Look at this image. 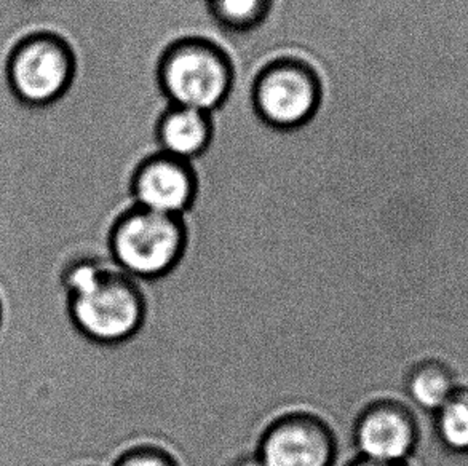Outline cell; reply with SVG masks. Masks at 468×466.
I'll list each match as a JSON object with an SVG mask.
<instances>
[{
  "label": "cell",
  "instance_id": "cell-1",
  "mask_svg": "<svg viewBox=\"0 0 468 466\" xmlns=\"http://www.w3.org/2000/svg\"><path fill=\"white\" fill-rule=\"evenodd\" d=\"M109 230L68 260L59 275L70 324L87 341L101 345L133 337L146 315L140 286L111 259Z\"/></svg>",
  "mask_w": 468,
  "mask_h": 466
},
{
  "label": "cell",
  "instance_id": "cell-2",
  "mask_svg": "<svg viewBox=\"0 0 468 466\" xmlns=\"http://www.w3.org/2000/svg\"><path fill=\"white\" fill-rule=\"evenodd\" d=\"M157 85L171 106L213 114L228 102L235 68L221 45L200 36L171 42L158 57Z\"/></svg>",
  "mask_w": 468,
  "mask_h": 466
},
{
  "label": "cell",
  "instance_id": "cell-3",
  "mask_svg": "<svg viewBox=\"0 0 468 466\" xmlns=\"http://www.w3.org/2000/svg\"><path fill=\"white\" fill-rule=\"evenodd\" d=\"M79 74V57L59 32L34 31L13 45L5 61V80L25 108L48 109L69 95Z\"/></svg>",
  "mask_w": 468,
  "mask_h": 466
},
{
  "label": "cell",
  "instance_id": "cell-4",
  "mask_svg": "<svg viewBox=\"0 0 468 466\" xmlns=\"http://www.w3.org/2000/svg\"><path fill=\"white\" fill-rule=\"evenodd\" d=\"M187 230L183 217L130 205L109 230V254L119 270L133 280H157L183 258Z\"/></svg>",
  "mask_w": 468,
  "mask_h": 466
},
{
  "label": "cell",
  "instance_id": "cell-5",
  "mask_svg": "<svg viewBox=\"0 0 468 466\" xmlns=\"http://www.w3.org/2000/svg\"><path fill=\"white\" fill-rule=\"evenodd\" d=\"M322 102V79L301 58H275L261 68L251 85L254 114L277 132H292L311 123Z\"/></svg>",
  "mask_w": 468,
  "mask_h": 466
},
{
  "label": "cell",
  "instance_id": "cell-6",
  "mask_svg": "<svg viewBox=\"0 0 468 466\" xmlns=\"http://www.w3.org/2000/svg\"><path fill=\"white\" fill-rule=\"evenodd\" d=\"M200 175L192 162L154 152L128 177V196L134 207L183 217L196 203Z\"/></svg>",
  "mask_w": 468,
  "mask_h": 466
},
{
  "label": "cell",
  "instance_id": "cell-7",
  "mask_svg": "<svg viewBox=\"0 0 468 466\" xmlns=\"http://www.w3.org/2000/svg\"><path fill=\"white\" fill-rule=\"evenodd\" d=\"M256 455L266 466H333L335 436L318 417L286 414L267 427Z\"/></svg>",
  "mask_w": 468,
  "mask_h": 466
},
{
  "label": "cell",
  "instance_id": "cell-8",
  "mask_svg": "<svg viewBox=\"0 0 468 466\" xmlns=\"http://www.w3.org/2000/svg\"><path fill=\"white\" fill-rule=\"evenodd\" d=\"M215 138L213 115L198 109L168 106L155 122L158 151L194 162L207 154Z\"/></svg>",
  "mask_w": 468,
  "mask_h": 466
},
{
  "label": "cell",
  "instance_id": "cell-9",
  "mask_svg": "<svg viewBox=\"0 0 468 466\" xmlns=\"http://www.w3.org/2000/svg\"><path fill=\"white\" fill-rule=\"evenodd\" d=\"M456 374L443 359L416 358L406 367L401 390L424 414H435L457 390Z\"/></svg>",
  "mask_w": 468,
  "mask_h": 466
},
{
  "label": "cell",
  "instance_id": "cell-10",
  "mask_svg": "<svg viewBox=\"0 0 468 466\" xmlns=\"http://www.w3.org/2000/svg\"><path fill=\"white\" fill-rule=\"evenodd\" d=\"M433 433L444 450L468 455V387L459 385L443 408L431 416Z\"/></svg>",
  "mask_w": 468,
  "mask_h": 466
},
{
  "label": "cell",
  "instance_id": "cell-11",
  "mask_svg": "<svg viewBox=\"0 0 468 466\" xmlns=\"http://www.w3.org/2000/svg\"><path fill=\"white\" fill-rule=\"evenodd\" d=\"M216 25L235 34H247L266 23L273 10V0H207Z\"/></svg>",
  "mask_w": 468,
  "mask_h": 466
},
{
  "label": "cell",
  "instance_id": "cell-12",
  "mask_svg": "<svg viewBox=\"0 0 468 466\" xmlns=\"http://www.w3.org/2000/svg\"><path fill=\"white\" fill-rule=\"evenodd\" d=\"M112 466H177L170 455L157 448H136L122 454Z\"/></svg>",
  "mask_w": 468,
  "mask_h": 466
},
{
  "label": "cell",
  "instance_id": "cell-13",
  "mask_svg": "<svg viewBox=\"0 0 468 466\" xmlns=\"http://www.w3.org/2000/svg\"><path fill=\"white\" fill-rule=\"evenodd\" d=\"M232 466H266L262 461L258 459V455H248V457H243L240 461H235Z\"/></svg>",
  "mask_w": 468,
  "mask_h": 466
},
{
  "label": "cell",
  "instance_id": "cell-14",
  "mask_svg": "<svg viewBox=\"0 0 468 466\" xmlns=\"http://www.w3.org/2000/svg\"><path fill=\"white\" fill-rule=\"evenodd\" d=\"M348 466H412L411 463H403V465H388V463H378V461H367V459H355Z\"/></svg>",
  "mask_w": 468,
  "mask_h": 466
},
{
  "label": "cell",
  "instance_id": "cell-15",
  "mask_svg": "<svg viewBox=\"0 0 468 466\" xmlns=\"http://www.w3.org/2000/svg\"><path fill=\"white\" fill-rule=\"evenodd\" d=\"M0 324H2V301H0Z\"/></svg>",
  "mask_w": 468,
  "mask_h": 466
}]
</instances>
